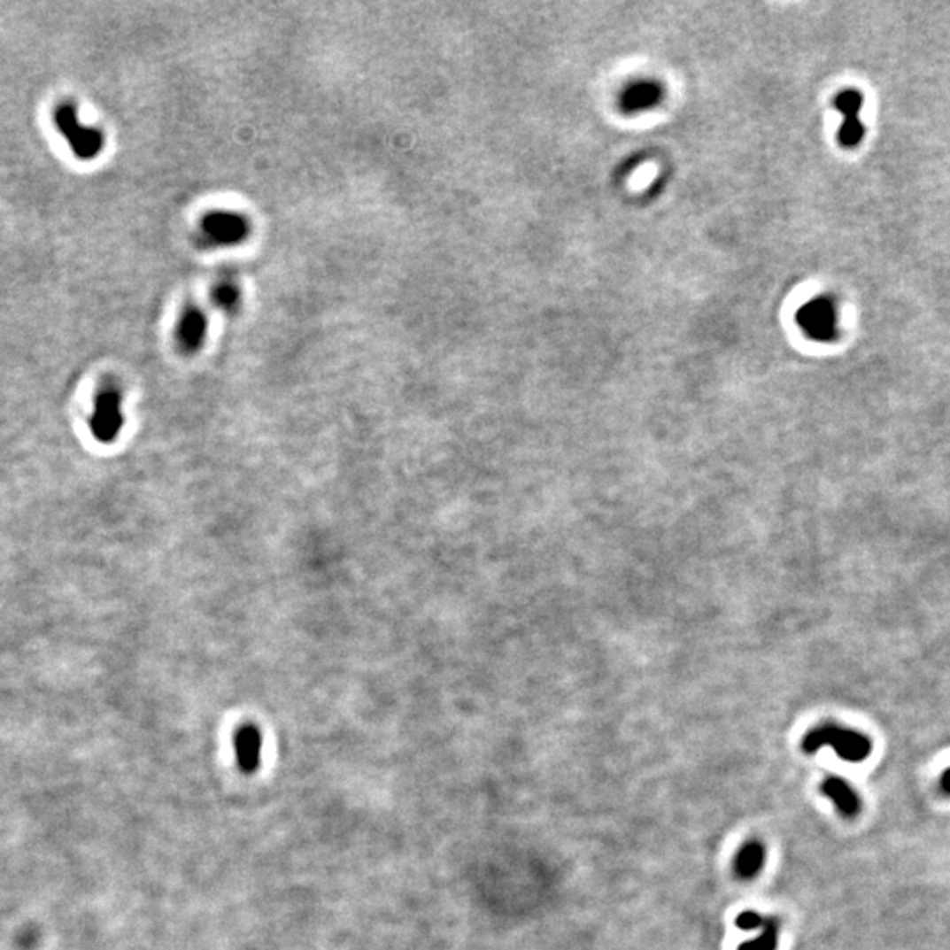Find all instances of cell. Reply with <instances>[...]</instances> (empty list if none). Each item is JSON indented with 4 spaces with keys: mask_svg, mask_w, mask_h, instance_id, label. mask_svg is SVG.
<instances>
[{
    "mask_svg": "<svg viewBox=\"0 0 950 950\" xmlns=\"http://www.w3.org/2000/svg\"><path fill=\"white\" fill-rule=\"evenodd\" d=\"M825 746L832 748L841 761L850 764L864 762L873 752V743L866 734L834 722H825L810 729L801 741V748L808 755Z\"/></svg>",
    "mask_w": 950,
    "mask_h": 950,
    "instance_id": "6da1fadb",
    "label": "cell"
},
{
    "mask_svg": "<svg viewBox=\"0 0 950 950\" xmlns=\"http://www.w3.org/2000/svg\"><path fill=\"white\" fill-rule=\"evenodd\" d=\"M53 124L57 131L66 137L76 158L94 160L103 153L106 146L103 129L83 126L78 119V108L74 103H60L53 110Z\"/></svg>",
    "mask_w": 950,
    "mask_h": 950,
    "instance_id": "7a4b0ae2",
    "label": "cell"
},
{
    "mask_svg": "<svg viewBox=\"0 0 950 950\" xmlns=\"http://www.w3.org/2000/svg\"><path fill=\"white\" fill-rule=\"evenodd\" d=\"M122 426V391L115 382H106L96 393L90 429L96 440L101 444H112L117 440Z\"/></svg>",
    "mask_w": 950,
    "mask_h": 950,
    "instance_id": "3957f363",
    "label": "cell"
},
{
    "mask_svg": "<svg viewBox=\"0 0 950 950\" xmlns=\"http://www.w3.org/2000/svg\"><path fill=\"white\" fill-rule=\"evenodd\" d=\"M201 242L210 247H231L242 243L249 231V220L231 210H215L201 220Z\"/></svg>",
    "mask_w": 950,
    "mask_h": 950,
    "instance_id": "277c9868",
    "label": "cell"
},
{
    "mask_svg": "<svg viewBox=\"0 0 950 950\" xmlns=\"http://www.w3.org/2000/svg\"><path fill=\"white\" fill-rule=\"evenodd\" d=\"M799 326L816 342H832L838 336V312L829 297H815L801 306Z\"/></svg>",
    "mask_w": 950,
    "mask_h": 950,
    "instance_id": "5b68a950",
    "label": "cell"
},
{
    "mask_svg": "<svg viewBox=\"0 0 950 950\" xmlns=\"http://www.w3.org/2000/svg\"><path fill=\"white\" fill-rule=\"evenodd\" d=\"M864 97L857 90H845L836 96L834 106L843 117V124L838 133V141L845 148H855L864 137V126L861 122Z\"/></svg>",
    "mask_w": 950,
    "mask_h": 950,
    "instance_id": "8992f818",
    "label": "cell"
},
{
    "mask_svg": "<svg viewBox=\"0 0 950 950\" xmlns=\"http://www.w3.org/2000/svg\"><path fill=\"white\" fill-rule=\"evenodd\" d=\"M208 335V319L205 312L199 306H187L183 308L178 322H176V344L182 352L185 354H196Z\"/></svg>",
    "mask_w": 950,
    "mask_h": 950,
    "instance_id": "52a82bcc",
    "label": "cell"
},
{
    "mask_svg": "<svg viewBox=\"0 0 950 950\" xmlns=\"http://www.w3.org/2000/svg\"><path fill=\"white\" fill-rule=\"evenodd\" d=\"M822 796H825L836 808V812L846 820H853L862 812V799L855 789L839 776H825L820 785Z\"/></svg>",
    "mask_w": 950,
    "mask_h": 950,
    "instance_id": "ba28073f",
    "label": "cell"
},
{
    "mask_svg": "<svg viewBox=\"0 0 950 950\" xmlns=\"http://www.w3.org/2000/svg\"><path fill=\"white\" fill-rule=\"evenodd\" d=\"M261 750H263L261 730L252 723L242 725L235 734V753H236L238 766L243 773L251 775L259 769Z\"/></svg>",
    "mask_w": 950,
    "mask_h": 950,
    "instance_id": "9c48e42d",
    "label": "cell"
},
{
    "mask_svg": "<svg viewBox=\"0 0 950 950\" xmlns=\"http://www.w3.org/2000/svg\"><path fill=\"white\" fill-rule=\"evenodd\" d=\"M766 845L759 839H748L734 857V875L739 880H753L766 866Z\"/></svg>",
    "mask_w": 950,
    "mask_h": 950,
    "instance_id": "30bf717a",
    "label": "cell"
},
{
    "mask_svg": "<svg viewBox=\"0 0 950 950\" xmlns=\"http://www.w3.org/2000/svg\"><path fill=\"white\" fill-rule=\"evenodd\" d=\"M662 97V89L657 83L641 81L629 87L623 94V108L629 112H641L655 106Z\"/></svg>",
    "mask_w": 950,
    "mask_h": 950,
    "instance_id": "8fae6325",
    "label": "cell"
},
{
    "mask_svg": "<svg viewBox=\"0 0 950 950\" xmlns=\"http://www.w3.org/2000/svg\"><path fill=\"white\" fill-rule=\"evenodd\" d=\"M778 940H780V921L775 917H768L766 924L762 926L761 935L753 940L741 944L738 950H776Z\"/></svg>",
    "mask_w": 950,
    "mask_h": 950,
    "instance_id": "7c38bea8",
    "label": "cell"
},
{
    "mask_svg": "<svg viewBox=\"0 0 950 950\" xmlns=\"http://www.w3.org/2000/svg\"><path fill=\"white\" fill-rule=\"evenodd\" d=\"M213 297L215 301L222 306V308H229L233 306L236 301H238V289L235 283L231 282H220L215 290H213Z\"/></svg>",
    "mask_w": 950,
    "mask_h": 950,
    "instance_id": "4fadbf2b",
    "label": "cell"
},
{
    "mask_svg": "<svg viewBox=\"0 0 950 950\" xmlns=\"http://www.w3.org/2000/svg\"><path fill=\"white\" fill-rule=\"evenodd\" d=\"M768 917H764L762 914L755 912V910H746V912H741L736 919V926L743 931H752V930H762V926L766 924Z\"/></svg>",
    "mask_w": 950,
    "mask_h": 950,
    "instance_id": "5bb4252c",
    "label": "cell"
},
{
    "mask_svg": "<svg viewBox=\"0 0 950 950\" xmlns=\"http://www.w3.org/2000/svg\"><path fill=\"white\" fill-rule=\"evenodd\" d=\"M938 787H940L942 794H946L947 798H950V768L942 773L940 782H938Z\"/></svg>",
    "mask_w": 950,
    "mask_h": 950,
    "instance_id": "9a60e30c",
    "label": "cell"
}]
</instances>
